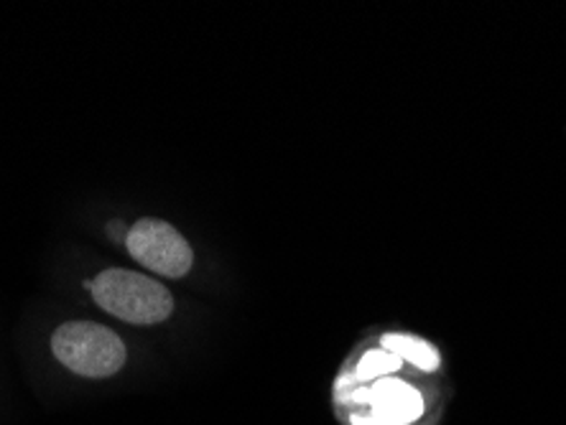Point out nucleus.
Here are the masks:
<instances>
[{"instance_id": "1", "label": "nucleus", "mask_w": 566, "mask_h": 425, "mask_svg": "<svg viewBox=\"0 0 566 425\" xmlns=\"http://www.w3.org/2000/svg\"><path fill=\"white\" fill-rule=\"evenodd\" d=\"M93 296L99 308L136 327L161 323L174 311V298L161 283L123 268L99 273L93 280Z\"/></svg>"}, {"instance_id": "2", "label": "nucleus", "mask_w": 566, "mask_h": 425, "mask_svg": "<svg viewBox=\"0 0 566 425\" xmlns=\"http://www.w3.org/2000/svg\"><path fill=\"white\" fill-rule=\"evenodd\" d=\"M52 349L66 370L82 378H111L126 364V344L115 331L90 321H70L54 331Z\"/></svg>"}, {"instance_id": "3", "label": "nucleus", "mask_w": 566, "mask_h": 425, "mask_svg": "<svg viewBox=\"0 0 566 425\" xmlns=\"http://www.w3.org/2000/svg\"><path fill=\"white\" fill-rule=\"evenodd\" d=\"M126 245L144 268L161 273L164 278H185L195 263V253L181 232L161 220H140L133 224Z\"/></svg>"}, {"instance_id": "4", "label": "nucleus", "mask_w": 566, "mask_h": 425, "mask_svg": "<svg viewBox=\"0 0 566 425\" xmlns=\"http://www.w3.org/2000/svg\"><path fill=\"white\" fill-rule=\"evenodd\" d=\"M357 400L373 405V411L376 413L388 415V418L406 425H411L423 415V397L419 395V390L401 380L382 378L370 390L357 393Z\"/></svg>"}, {"instance_id": "5", "label": "nucleus", "mask_w": 566, "mask_h": 425, "mask_svg": "<svg viewBox=\"0 0 566 425\" xmlns=\"http://www.w3.org/2000/svg\"><path fill=\"white\" fill-rule=\"evenodd\" d=\"M382 349H388V352L396 354L401 362L406 360L423 372H434L441 362L434 344L411 334H386L382 337Z\"/></svg>"}, {"instance_id": "6", "label": "nucleus", "mask_w": 566, "mask_h": 425, "mask_svg": "<svg viewBox=\"0 0 566 425\" xmlns=\"http://www.w3.org/2000/svg\"><path fill=\"white\" fill-rule=\"evenodd\" d=\"M401 366V360L396 354H390L388 349H373L357 364V378L360 380H378L380 374H390Z\"/></svg>"}, {"instance_id": "7", "label": "nucleus", "mask_w": 566, "mask_h": 425, "mask_svg": "<svg viewBox=\"0 0 566 425\" xmlns=\"http://www.w3.org/2000/svg\"><path fill=\"white\" fill-rule=\"evenodd\" d=\"M353 425H406V423H398L394 418H388V415L373 411L370 415H353Z\"/></svg>"}, {"instance_id": "8", "label": "nucleus", "mask_w": 566, "mask_h": 425, "mask_svg": "<svg viewBox=\"0 0 566 425\" xmlns=\"http://www.w3.org/2000/svg\"><path fill=\"white\" fill-rule=\"evenodd\" d=\"M126 232H128V230H126V224H123V222H113V224H111V237H113V240H120V237L128 240Z\"/></svg>"}]
</instances>
